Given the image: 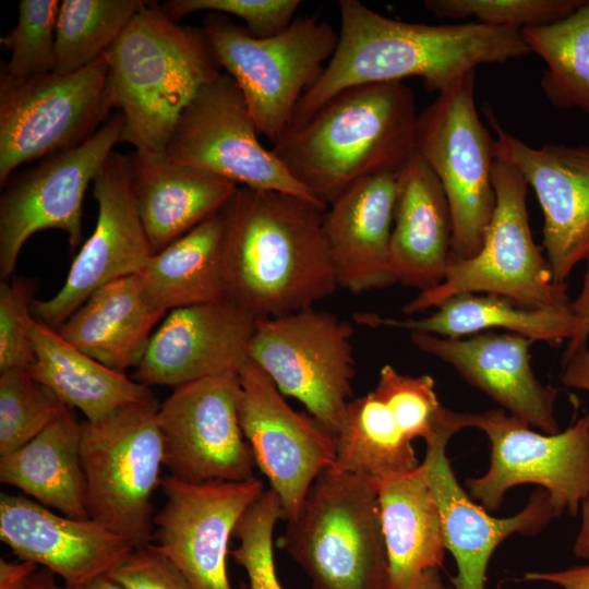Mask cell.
<instances>
[{"mask_svg": "<svg viewBox=\"0 0 589 589\" xmlns=\"http://www.w3.org/2000/svg\"><path fill=\"white\" fill-rule=\"evenodd\" d=\"M338 7L337 48L321 77L301 97L289 129L304 123L350 87L418 76L430 93L440 94L481 64L504 63L530 53L517 28L476 21L404 22L358 0H340Z\"/></svg>", "mask_w": 589, "mask_h": 589, "instance_id": "6da1fadb", "label": "cell"}, {"mask_svg": "<svg viewBox=\"0 0 589 589\" xmlns=\"http://www.w3.org/2000/svg\"><path fill=\"white\" fill-rule=\"evenodd\" d=\"M326 208L291 193L238 187L223 209L226 298L256 318L314 306L337 288Z\"/></svg>", "mask_w": 589, "mask_h": 589, "instance_id": "7a4b0ae2", "label": "cell"}, {"mask_svg": "<svg viewBox=\"0 0 589 589\" xmlns=\"http://www.w3.org/2000/svg\"><path fill=\"white\" fill-rule=\"evenodd\" d=\"M412 91L401 82L341 91L273 144L287 171L327 207L349 187L397 173L417 152Z\"/></svg>", "mask_w": 589, "mask_h": 589, "instance_id": "3957f363", "label": "cell"}, {"mask_svg": "<svg viewBox=\"0 0 589 589\" xmlns=\"http://www.w3.org/2000/svg\"><path fill=\"white\" fill-rule=\"evenodd\" d=\"M115 108L123 116L120 142L165 154L175 125L219 65L202 28L182 26L147 1L104 55Z\"/></svg>", "mask_w": 589, "mask_h": 589, "instance_id": "277c9868", "label": "cell"}, {"mask_svg": "<svg viewBox=\"0 0 589 589\" xmlns=\"http://www.w3.org/2000/svg\"><path fill=\"white\" fill-rule=\"evenodd\" d=\"M280 544L313 589H387L375 479L330 468L323 471L297 516L287 520Z\"/></svg>", "mask_w": 589, "mask_h": 589, "instance_id": "5b68a950", "label": "cell"}, {"mask_svg": "<svg viewBox=\"0 0 589 589\" xmlns=\"http://www.w3.org/2000/svg\"><path fill=\"white\" fill-rule=\"evenodd\" d=\"M202 29L219 67L239 86L260 134L273 144L289 129L303 94L323 74L339 33L318 14L296 17L259 38L227 15L208 12Z\"/></svg>", "mask_w": 589, "mask_h": 589, "instance_id": "8992f818", "label": "cell"}, {"mask_svg": "<svg viewBox=\"0 0 589 589\" xmlns=\"http://www.w3.org/2000/svg\"><path fill=\"white\" fill-rule=\"evenodd\" d=\"M495 208L482 245L471 259L450 256L444 280L402 306L413 315L461 293H495L531 309L570 305L566 284L555 280L545 254L533 240L527 211L528 184L518 170L495 158Z\"/></svg>", "mask_w": 589, "mask_h": 589, "instance_id": "52a82bcc", "label": "cell"}, {"mask_svg": "<svg viewBox=\"0 0 589 589\" xmlns=\"http://www.w3.org/2000/svg\"><path fill=\"white\" fill-rule=\"evenodd\" d=\"M156 398L82 422L81 464L89 518L135 548L152 542V498L160 486L164 442Z\"/></svg>", "mask_w": 589, "mask_h": 589, "instance_id": "ba28073f", "label": "cell"}, {"mask_svg": "<svg viewBox=\"0 0 589 589\" xmlns=\"http://www.w3.org/2000/svg\"><path fill=\"white\" fill-rule=\"evenodd\" d=\"M472 71L419 112L416 148L438 178L450 209L454 259H471L495 208L494 137L474 103Z\"/></svg>", "mask_w": 589, "mask_h": 589, "instance_id": "9c48e42d", "label": "cell"}, {"mask_svg": "<svg viewBox=\"0 0 589 589\" xmlns=\"http://www.w3.org/2000/svg\"><path fill=\"white\" fill-rule=\"evenodd\" d=\"M352 336L348 321L315 306L257 318L249 360L335 436L352 395Z\"/></svg>", "mask_w": 589, "mask_h": 589, "instance_id": "30bf717a", "label": "cell"}, {"mask_svg": "<svg viewBox=\"0 0 589 589\" xmlns=\"http://www.w3.org/2000/svg\"><path fill=\"white\" fill-rule=\"evenodd\" d=\"M115 108L103 56L76 72L15 81L0 75V184L23 164L74 148Z\"/></svg>", "mask_w": 589, "mask_h": 589, "instance_id": "8fae6325", "label": "cell"}, {"mask_svg": "<svg viewBox=\"0 0 589 589\" xmlns=\"http://www.w3.org/2000/svg\"><path fill=\"white\" fill-rule=\"evenodd\" d=\"M468 428L483 431L491 444L486 472L465 481L470 497L488 512L527 483L548 493L554 518L574 517L589 501V411L554 434L536 432L503 409L468 412Z\"/></svg>", "mask_w": 589, "mask_h": 589, "instance_id": "7c38bea8", "label": "cell"}, {"mask_svg": "<svg viewBox=\"0 0 589 589\" xmlns=\"http://www.w3.org/2000/svg\"><path fill=\"white\" fill-rule=\"evenodd\" d=\"M453 416L441 405L430 375H406L385 364L375 387L349 401L330 469L375 480L412 471L421 464L412 441L429 440Z\"/></svg>", "mask_w": 589, "mask_h": 589, "instance_id": "4fadbf2b", "label": "cell"}, {"mask_svg": "<svg viewBox=\"0 0 589 589\" xmlns=\"http://www.w3.org/2000/svg\"><path fill=\"white\" fill-rule=\"evenodd\" d=\"M259 134L239 86L228 74L220 73L184 108L165 155L173 163L240 187L291 193L322 205L273 151L261 144Z\"/></svg>", "mask_w": 589, "mask_h": 589, "instance_id": "5bb4252c", "label": "cell"}, {"mask_svg": "<svg viewBox=\"0 0 589 589\" xmlns=\"http://www.w3.org/2000/svg\"><path fill=\"white\" fill-rule=\"evenodd\" d=\"M238 373L172 389L158 406L164 466L187 483L244 481L256 466L239 421Z\"/></svg>", "mask_w": 589, "mask_h": 589, "instance_id": "9a60e30c", "label": "cell"}, {"mask_svg": "<svg viewBox=\"0 0 589 589\" xmlns=\"http://www.w3.org/2000/svg\"><path fill=\"white\" fill-rule=\"evenodd\" d=\"M118 112L83 144L51 155L20 173L0 199V275L9 279L26 240L44 229H59L75 249L82 239L85 192L120 142Z\"/></svg>", "mask_w": 589, "mask_h": 589, "instance_id": "2e32d148", "label": "cell"}, {"mask_svg": "<svg viewBox=\"0 0 589 589\" xmlns=\"http://www.w3.org/2000/svg\"><path fill=\"white\" fill-rule=\"evenodd\" d=\"M164 506L154 515L153 545L181 572L192 589H232L227 573L229 540L244 512L264 492L255 477L244 481L160 483ZM239 589H250L242 582Z\"/></svg>", "mask_w": 589, "mask_h": 589, "instance_id": "e0dca14e", "label": "cell"}, {"mask_svg": "<svg viewBox=\"0 0 589 589\" xmlns=\"http://www.w3.org/2000/svg\"><path fill=\"white\" fill-rule=\"evenodd\" d=\"M239 421L255 465L293 519L315 479L335 461V436L310 413L292 409L271 378L248 360L238 373Z\"/></svg>", "mask_w": 589, "mask_h": 589, "instance_id": "ac0fdd59", "label": "cell"}, {"mask_svg": "<svg viewBox=\"0 0 589 589\" xmlns=\"http://www.w3.org/2000/svg\"><path fill=\"white\" fill-rule=\"evenodd\" d=\"M98 205L91 237L74 257L61 289L33 301V316L58 329L96 290L137 275L155 254L132 189L128 155L112 152L93 181Z\"/></svg>", "mask_w": 589, "mask_h": 589, "instance_id": "d6986e66", "label": "cell"}, {"mask_svg": "<svg viewBox=\"0 0 589 589\" xmlns=\"http://www.w3.org/2000/svg\"><path fill=\"white\" fill-rule=\"evenodd\" d=\"M495 132V158L514 166L543 213V248L555 280L565 284L580 263L589 262V146H529L508 133L485 104Z\"/></svg>", "mask_w": 589, "mask_h": 589, "instance_id": "ffe728a7", "label": "cell"}, {"mask_svg": "<svg viewBox=\"0 0 589 589\" xmlns=\"http://www.w3.org/2000/svg\"><path fill=\"white\" fill-rule=\"evenodd\" d=\"M256 320L228 298L170 310L131 377L147 387L175 389L239 373L249 360Z\"/></svg>", "mask_w": 589, "mask_h": 589, "instance_id": "44dd1931", "label": "cell"}, {"mask_svg": "<svg viewBox=\"0 0 589 589\" xmlns=\"http://www.w3.org/2000/svg\"><path fill=\"white\" fill-rule=\"evenodd\" d=\"M462 430L449 424L425 441L422 464L436 500L445 549L453 555L457 573L450 578L454 589H485L492 554L515 533L536 536L554 518L548 493L534 491L526 506L509 517L492 516L459 484L446 455L449 440Z\"/></svg>", "mask_w": 589, "mask_h": 589, "instance_id": "7402d4cb", "label": "cell"}, {"mask_svg": "<svg viewBox=\"0 0 589 589\" xmlns=\"http://www.w3.org/2000/svg\"><path fill=\"white\" fill-rule=\"evenodd\" d=\"M409 336L420 351L449 364L510 416L543 433L558 432L554 409L560 390L536 377L530 352L534 340L491 332L457 339L418 332Z\"/></svg>", "mask_w": 589, "mask_h": 589, "instance_id": "603a6c76", "label": "cell"}, {"mask_svg": "<svg viewBox=\"0 0 589 589\" xmlns=\"http://www.w3.org/2000/svg\"><path fill=\"white\" fill-rule=\"evenodd\" d=\"M0 539L20 560L51 570L67 586L109 574L135 549L91 518L65 516L24 494H1Z\"/></svg>", "mask_w": 589, "mask_h": 589, "instance_id": "cb8c5ba5", "label": "cell"}, {"mask_svg": "<svg viewBox=\"0 0 589 589\" xmlns=\"http://www.w3.org/2000/svg\"><path fill=\"white\" fill-rule=\"evenodd\" d=\"M397 173L359 180L323 214V231L338 287L352 293L396 284L390 267V238Z\"/></svg>", "mask_w": 589, "mask_h": 589, "instance_id": "d4e9b609", "label": "cell"}, {"mask_svg": "<svg viewBox=\"0 0 589 589\" xmlns=\"http://www.w3.org/2000/svg\"><path fill=\"white\" fill-rule=\"evenodd\" d=\"M452 216L443 187L416 152L397 172L390 238L396 283L422 291L445 277L452 252Z\"/></svg>", "mask_w": 589, "mask_h": 589, "instance_id": "484cf974", "label": "cell"}, {"mask_svg": "<svg viewBox=\"0 0 589 589\" xmlns=\"http://www.w3.org/2000/svg\"><path fill=\"white\" fill-rule=\"evenodd\" d=\"M128 157L137 212L154 253L224 209L239 187L165 154L134 149Z\"/></svg>", "mask_w": 589, "mask_h": 589, "instance_id": "4316f807", "label": "cell"}, {"mask_svg": "<svg viewBox=\"0 0 589 589\" xmlns=\"http://www.w3.org/2000/svg\"><path fill=\"white\" fill-rule=\"evenodd\" d=\"M165 313L137 274L96 290L57 330L87 356L125 373L141 362L153 327Z\"/></svg>", "mask_w": 589, "mask_h": 589, "instance_id": "83f0119b", "label": "cell"}, {"mask_svg": "<svg viewBox=\"0 0 589 589\" xmlns=\"http://www.w3.org/2000/svg\"><path fill=\"white\" fill-rule=\"evenodd\" d=\"M388 563L387 589H413L443 567L445 543L436 500L421 461L414 470L376 480Z\"/></svg>", "mask_w": 589, "mask_h": 589, "instance_id": "f1b7e54d", "label": "cell"}, {"mask_svg": "<svg viewBox=\"0 0 589 589\" xmlns=\"http://www.w3.org/2000/svg\"><path fill=\"white\" fill-rule=\"evenodd\" d=\"M27 327L35 359L26 371L68 407L79 409L86 421L97 422L125 406L155 398L149 387L87 356L33 315Z\"/></svg>", "mask_w": 589, "mask_h": 589, "instance_id": "f546056e", "label": "cell"}, {"mask_svg": "<svg viewBox=\"0 0 589 589\" xmlns=\"http://www.w3.org/2000/svg\"><path fill=\"white\" fill-rule=\"evenodd\" d=\"M435 309L420 318H387L371 312L356 313L353 318L370 327L385 326L452 339L504 328L550 345L568 341L575 328L570 305L531 309L495 293L457 294Z\"/></svg>", "mask_w": 589, "mask_h": 589, "instance_id": "4dcf8cb0", "label": "cell"}, {"mask_svg": "<svg viewBox=\"0 0 589 589\" xmlns=\"http://www.w3.org/2000/svg\"><path fill=\"white\" fill-rule=\"evenodd\" d=\"M81 431L69 408L16 450L0 457V481L65 516L89 519L81 464Z\"/></svg>", "mask_w": 589, "mask_h": 589, "instance_id": "1f68e13d", "label": "cell"}, {"mask_svg": "<svg viewBox=\"0 0 589 589\" xmlns=\"http://www.w3.org/2000/svg\"><path fill=\"white\" fill-rule=\"evenodd\" d=\"M223 209L155 253L139 274L164 311L226 298Z\"/></svg>", "mask_w": 589, "mask_h": 589, "instance_id": "d6a6232c", "label": "cell"}, {"mask_svg": "<svg viewBox=\"0 0 589 589\" xmlns=\"http://www.w3.org/2000/svg\"><path fill=\"white\" fill-rule=\"evenodd\" d=\"M520 33L530 53L546 63L540 87L550 104L589 116V0L562 20Z\"/></svg>", "mask_w": 589, "mask_h": 589, "instance_id": "836d02e7", "label": "cell"}, {"mask_svg": "<svg viewBox=\"0 0 589 589\" xmlns=\"http://www.w3.org/2000/svg\"><path fill=\"white\" fill-rule=\"evenodd\" d=\"M143 0H63L56 25L53 72L68 74L92 64L112 46Z\"/></svg>", "mask_w": 589, "mask_h": 589, "instance_id": "e575fe53", "label": "cell"}, {"mask_svg": "<svg viewBox=\"0 0 589 589\" xmlns=\"http://www.w3.org/2000/svg\"><path fill=\"white\" fill-rule=\"evenodd\" d=\"M69 408L26 370L0 372V457L33 440Z\"/></svg>", "mask_w": 589, "mask_h": 589, "instance_id": "d590c367", "label": "cell"}, {"mask_svg": "<svg viewBox=\"0 0 589 589\" xmlns=\"http://www.w3.org/2000/svg\"><path fill=\"white\" fill-rule=\"evenodd\" d=\"M58 0H21L16 25L1 44L10 59L0 75L15 81L32 80L53 71Z\"/></svg>", "mask_w": 589, "mask_h": 589, "instance_id": "8d00e7d4", "label": "cell"}, {"mask_svg": "<svg viewBox=\"0 0 589 589\" xmlns=\"http://www.w3.org/2000/svg\"><path fill=\"white\" fill-rule=\"evenodd\" d=\"M284 519L277 494L267 489L239 519L233 537L238 545L229 552L248 575L250 589H283L274 562V529Z\"/></svg>", "mask_w": 589, "mask_h": 589, "instance_id": "74e56055", "label": "cell"}, {"mask_svg": "<svg viewBox=\"0 0 589 589\" xmlns=\"http://www.w3.org/2000/svg\"><path fill=\"white\" fill-rule=\"evenodd\" d=\"M585 0H426L423 7L437 19L476 22L517 29L552 24L573 13Z\"/></svg>", "mask_w": 589, "mask_h": 589, "instance_id": "f35d334b", "label": "cell"}, {"mask_svg": "<svg viewBox=\"0 0 589 589\" xmlns=\"http://www.w3.org/2000/svg\"><path fill=\"white\" fill-rule=\"evenodd\" d=\"M300 0H169L160 4L173 21L200 11L233 15L242 20L251 35L271 37L284 32L294 20Z\"/></svg>", "mask_w": 589, "mask_h": 589, "instance_id": "ab89813d", "label": "cell"}, {"mask_svg": "<svg viewBox=\"0 0 589 589\" xmlns=\"http://www.w3.org/2000/svg\"><path fill=\"white\" fill-rule=\"evenodd\" d=\"M33 285L22 278L0 284V372L26 370L35 359L28 333Z\"/></svg>", "mask_w": 589, "mask_h": 589, "instance_id": "60d3db41", "label": "cell"}, {"mask_svg": "<svg viewBox=\"0 0 589 589\" xmlns=\"http://www.w3.org/2000/svg\"><path fill=\"white\" fill-rule=\"evenodd\" d=\"M108 575L127 589H192L181 572L153 543L135 548Z\"/></svg>", "mask_w": 589, "mask_h": 589, "instance_id": "b9f144b4", "label": "cell"}, {"mask_svg": "<svg viewBox=\"0 0 589 589\" xmlns=\"http://www.w3.org/2000/svg\"><path fill=\"white\" fill-rule=\"evenodd\" d=\"M572 313L575 318V328L568 339L563 358H567L589 342V262L586 263L580 290L570 301Z\"/></svg>", "mask_w": 589, "mask_h": 589, "instance_id": "7bdbcfd3", "label": "cell"}, {"mask_svg": "<svg viewBox=\"0 0 589 589\" xmlns=\"http://www.w3.org/2000/svg\"><path fill=\"white\" fill-rule=\"evenodd\" d=\"M518 581H542L560 589H589V564L572 566L561 570L525 573Z\"/></svg>", "mask_w": 589, "mask_h": 589, "instance_id": "ee69618b", "label": "cell"}, {"mask_svg": "<svg viewBox=\"0 0 589 589\" xmlns=\"http://www.w3.org/2000/svg\"><path fill=\"white\" fill-rule=\"evenodd\" d=\"M560 380L567 387L589 393V342L562 359Z\"/></svg>", "mask_w": 589, "mask_h": 589, "instance_id": "f6af8a7d", "label": "cell"}, {"mask_svg": "<svg viewBox=\"0 0 589 589\" xmlns=\"http://www.w3.org/2000/svg\"><path fill=\"white\" fill-rule=\"evenodd\" d=\"M39 566L34 562L0 558V589H21Z\"/></svg>", "mask_w": 589, "mask_h": 589, "instance_id": "bcb514c9", "label": "cell"}, {"mask_svg": "<svg viewBox=\"0 0 589 589\" xmlns=\"http://www.w3.org/2000/svg\"><path fill=\"white\" fill-rule=\"evenodd\" d=\"M581 521L578 533L573 544V553L589 562V501H585L580 507Z\"/></svg>", "mask_w": 589, "mask_h": 589, "instance_id": "7dc6e473", "label": "cell"}, {"mask_svg": "<svg viewBox=\"0 0 589 589\" xmlns=\"http://www.w3.org/2000/svg\"><path fill=\"white\" fill-rule=\"evenodd\" d=\"M21 589H69L57 581V575L45 567H38Z\"/></svg>", "mask_w": 589, "mask_h": 589, "instance_id": "c3c4849f", "label": "cell"}, {"mask_svg": "<svg viewBox=\"0 0 589 589\" xmlns=\"http://www.w3.org/2000/svg\"><path fill=\"white\" fill-rule=\"evenodd\" d=\"M67 587L69 589H127L108 574L100 575L76 586Z\"/></svg>", "mask_w": 589, "mask_h": 589, "instance_id": "681fc988", "label": "cell"}, {"mask_svg": "<svg viewBox=\"0 0 589 589\" xmlns=\"http://www.w3.org/2000/svg\"><path fill=\"white\" fill-rule=\"evenodd\" d=\"M413 589H454L452 585L444 584L441 568L428 569Z\"/></svg>", "mask_w": 589, "mask_h": 589, "instance_id": "f907efd6", "label": "cell"}]
</instances>
